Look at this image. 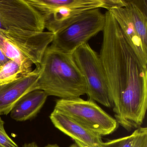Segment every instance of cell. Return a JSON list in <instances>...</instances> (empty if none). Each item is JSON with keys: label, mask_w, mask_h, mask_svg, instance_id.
<instances>
[{"label": "cell", "mask_w": 147, "mask_h": 147, "mask_svg": "<svg viewBox=\"0 0 147 147\" xmlns=\"http://www.w3.org/2000/svg\"><path fill=\"white\" fill-rule=\"evenodd\" d=\"M105 24L100 57L111 107L119 125L128 131L141 127L147 107V68L128 42L112 14Z\"/></svg>", "instance_id": "1"}, {"label": "cell", "mask_w": 147, "mask_h": 147, "mask_svg": "<svg viewBox=\"0 0 147 147\" xmlns=\"http://www.w3.org/2000/svg\"><path fill=\"white\" fill-rule=\"evenodd\" d=\"M41 74L36 90L60 99L80 98L86 94V80L72 54L63 52L51 45L40 64Z\"/></svg>", "instance_id": "2"}, {"label": "cell", "mask_w": 147, "mask_h": 147, "mask_svg": "<svg viewBox=\"0 0 147 147\" xmlns=\"http://www.w3.org/2000/svg\"><path fill=\"white\" fill-rule=\"evenodd\" d=\"M54 110L101 136L112 134L118 127L115 119L92 100H85L80 98L59 99L56 101Z\"/></svg>", "instance_id": "3"}, {"label": "cell", "mask_w": 147, "mask_h": 147, "mask_svg": "<svg viewBox=\"0 0 147 147\" xmlns=\"http://www.w3.org/2000/svg\"><path fill=\"white\" fill-rule=\"evenodd\" d=\"M72 55L85 78L89 99L111 107L106 76L99 55L87 43L77 48Z\"/></svg>", "instance_id": "4"}, {"label": "cell", "mask_w": 147, "mask_h": 147, "mask_svg": "<svg viewBox=\"0 0 147 147\" xmlns=\"http://www.w3.org/2000/svg\"><path fill=\"white\" fill-rule=\"evenodd\" d=\"M105 22V15L99 8L89 10L75 22L55 34L51 45L63 52L72 54L98 33L103 32Z\"/></svg>", "instance_id": "5"}, {"label": "cell", "mask_w": 147, "mask_h": 147, "mask_svg": "<svg viewBox=\"0 0 147 147\" xmlns=\"http://www.w3.org/2000/svg\"><path fill=\"white\" fill-rule=\"evenodd\" d=\"M0 35L36 67L40 66L55 36L50 32L31 31L13 27L0 29Z\"/></svg>", "instance_id": "6"}, {"label": "cell", "mask_w": 147, "mask_h": 147, "mask_svg": "<svg viewBox=\"0 0 147 147\" xmlns=\"http://www.w3.org/2000/svg\"><path fill=\"white\" fill-rule=\"evenodd\" d=\"M13 27L43 32L44 20L26 0H0V29Z\"/></svg>", "instance_id": "7"}, {"label": "cell", "mask_w": 147, "mask_h": 147, "mask_svg": "<svg viewBox=\"0 0 147 147\" xmlns=\"http://www.w3.org/2000/svg\"><path fill=\"white\" fill-rule=\"evenodd\" d=\"M102 0H70L67 5L39 12L45 28L54 34L65 29L89 10L102 8Z\"/></svg>", "instance_id": "8"}, {"label": "cell", "mask_w": 147, "mask_h": 147, "mask_svg": "<svg viewBox=\"0 0 147 147\" xmlns=\"http://www.w3.org/2000/svg\"><path fill=\"white\" fill-rule=\"evenodd\" d=\"M40 74L39 66L16 80L0 85V115L9 114L21 97L36 90Z\"/></svg>", "instance_id": "9"}, {"label": "cell", "mask_w": 147, "mask_h": 147, "mask_svg": "<svg viewBox=\"0 0 147 147\" xmlns=\"http://www.w3.org/2000/svg\"><path fill=\"white\" fill-rule=\"evenodd\" d=\"M57 129L71 138L91 147H102L101 136L70 118L53 110L49 117Z\"/></svg>", "instance_id": "10"}, {"label": "cell", "mask_w": 147, "mask_h": 147, "mask_svg": "<svg viewBox=\"0 0 147 147\" xmlns=\"http://www.w3.org/2000/svg\"><path fill=\"white\" fill-rule=\"evenodd\" d=\"M48 95L40 90L31 91L21 97L11 111L12 119L19 122L32 119L40 112Z\"/></svg>", "instance_id": "11"}, {"label": "cell", "mask_w": 147, "mask_h": 147, "mask_svg": "<svg viewBox=\"0 0 147 147\" xmlns=\"http://www.w3.org/2000/svg\"><path fill=\"white\" fill-rule=\"evenodd\" d=\"M142 62L147 66V47L142 42L125 7L109 10Z\"/></svg>", "instance_id": "12"}, {"label": "cell", "mask_w": 147, "mask_h": 147, "mask_svg": "<svg viewBox=\"0 0 147 147\" xmlns=\"http://www.w3.org/2000/svg\"><path fill=\"white\" fill-rule=\"evenodd\" d=\"M125 7L142 42L147 47V1L126 0Z\"/></svg>", "instance_id": "13"}, {"label": "cell", "mask_w": 147, "mask_h": 147, "mask_svg": "<svg viewBox=\"0 0 147 147\" xmlns=\"http://www.w3.org/2000/svg\"><path fill=\"white\" fill-rule=\"evenodd\" d=\"M32 70L31 67L22 66L10 60L1 67L0 70V85L16 80Z\"/></svg>", "instance_id": "14"}, {"label": "cell", "mask_w": 147, "mask_h": 147, "mask_svg": "<svg viewBox=\"0 0 147 147\" xmlns=\"http://www.w3.org/2000/svg\"><path fill=\"white\" fill-rule=\"evenodd\" d=\"M0 49L10 60L14 61L22 66L32 67L33 64L27 61L17 49L1 35Z\"/></svg>", "instance_id": "15"}, {"label": "cell", "mask_w": 147, "mask_h": 147, "mask_svg": "<svg viewBox=\"0 0 147 147\" xmlns=\"http://www.w3.org/2000/svg\"><path fill=\"white\" fill-rule=\"evenodd\" d=\"M136 130L129 136L103 142L102 147H133L136 136Z\"/></svg>", "instance_id": "16"}, {"label": "cell", "mask_w": 147, "mask_h": 147, "mask_svg": "<svg viewBox=\"0 0 147 147\" xmlns=\"http://www.w3.org/2000/svg\"><path fill=\"white\" fill-rule=\"evenodd\" d=\"M4 124L5 122L0 117V147H19L7 133Z\"/></svg>", "instance_id": "17"}, {"label": "cell", "mask_w": 147, "mask_h": 147, "mask_svg": "<svg viewBox=\"0 0 147 147\" xmlns=\"http://www.w3.org/2000/svg\"><path fill=\"white\" fill-rule=\"evenodd\" d=\"M136 130V136L133 147H147V128L140 127Z\"/></svg>", "instance_id": "18"}, {"label": "cell", "mask_w": 147, "mask_h": 147, "mask_svg": "<svg viewBox=\"0 0 147 147\" xmlns=\"http://www.w3.org/2000/svg\"><path fill=\"white\" fill-rule=\"evenodd\" d=\"M102 8L109 11L113 8L124 7L126 5V0H102Z\"/></svg>", "instance_id": "19"}, {"label": "cell", "mask_w": 147, "mask_h": 147, "mask_svg": "<svg viewBox=\"0 0 147 147\" xmlns=\"http://www.w3.org/2000/svg\"><path fill=\"white\" fill-rule=\"evenodd\" d=\"M10 59L7 58L5 54L3 53L1 50L0 49V67H2Z\"/></svg>", "instance_id": "20"}, {"label": "cell", "mask_w": 147, "mask_h": 147, "mask_svg": "<svg viewBox=\"0 0 147 147\" xmlns=\"http://www.w3.org/2000/svg\"><path fill=\"white\" fill-rule=\"evenodd\" d=\"M22 147H38L37 144L35 142L30 143H26L23 145Z\"/></svg>", "instance_id": "21"}, {"label": "cell", "mask_w": 147, "mask_h": 147, "mask_svg": "<svg viewBox=\"0 0 147 147\" xmlns=\"http://www.w3.org/2000/svg\"><path fill=\"white\" fill-rule=\"evenodd\" d=\"M76 143L78 145L79 147H91L90 146H88V145H86V144H85L82 143L81 142H79V141H75Z\"/></svg>", "instance_id": "22"}, {"label": "cell", "mask_w": 147, "mask_h": 147, "mask_svg": "<svg viewBox=\"0 0 147 147\" xmlns=\"http://www.w3.org/2000/svg\"><path fill=\"white\" fill-rule=\"evenodd\" d=\"M45 147H60L57 144H48Z\"/></svg>", "instance_id": "23"}, {"label": "cell", "mask_w": 147, "mask_h": 147, "mask_svg": "<svg viewBox=\"0 0 147 147\" xmlns=\"http://www.w3.org/2000/svg\"><path fill=\"white\" fill-rule=\"evenodd\" d=\"M69 147H79V146H78V145H77V144H76V143H75L74 144H72V145H71V146H70Z\"/></svg>", "instance_id": "24"}, {"label": "cell", "mask_w": 147, "mask_h": 147, "mask_svg": "<svg viewBox=\"0 0 147 147\" xmlns=\"http://www.w3.org/2000/svg\"><path fill=\"white\" fill-rule=\"evenodd\" d=\"M0 67V70H1V67Z\"/></svg>", "instance_id": "25"}]
</instances>
